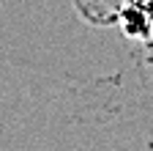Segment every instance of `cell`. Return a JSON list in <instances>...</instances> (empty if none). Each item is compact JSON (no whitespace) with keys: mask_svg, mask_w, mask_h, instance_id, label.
I'll return each instance as SVG.
<instances>
[{"mask_svg":"<svg viewBox=\"0 0 153 151\" xmlns=\"http://www.w3.org/2000/svg\"><path fill=\"white\" fill-rule=\"evenodd\" d=\"M115 22L120 25L126 39H134V41H150L153 39V25H150L145 0H123Z\"/></svg>","mask_w":153,"mask_h":151,"instance_id":"6da1fadb","label":"cell"},{"mask_svg":"<svg viewBox=\"0 0 153 151\" xmlns=\"http://www.w3.org/2000/svg\"><path fill=\"white\" fill-rule=\"evenodd\" d=\"M120 6L123 0H74V8L79 11V17L93 25H112Z\"/></svg>","mask_w":153,"mask_h":151,"instance_id":"7a4b0ae2","label":"cell"}]
</instances>
